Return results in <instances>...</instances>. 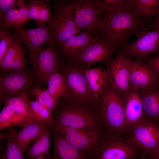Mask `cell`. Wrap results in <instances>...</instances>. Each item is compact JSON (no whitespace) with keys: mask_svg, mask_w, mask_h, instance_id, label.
Listing matches in <instances>:
<instances>
[{"mask_svg":"<svg viewBox=\"0 0 159 159\" xmlns=\"http://www.w3.org/2000/svg\"><path fill=\"white\" fill-rule=\"evenodd\" d=\"M50 127L62 136L71 145L90 154L92 153L101 136L98 130L85 131L69 127L55 121Z\"/></svg>","mask_w":159,"mask_h":159,"instance_id":"cell-12","label":"cell"},{"mask_svg":"<svg viewBox=\"0 0 159 159\" xmlns=\"http://www.w3.org/2000/svg\"><path fill=\"white\" fill-rule=\"evenodd\" d=\"M99 116L109 132L120 134L127 132L123 97L109 86L96 104Z\"/></svg>","mask_w":159,"mask_h":159,"instance_id":"cell-2","label":"cell"},{"mask_svg":"<svg viewBox=\"0 0 159 159\" xmlns=\"http://www.w3.org/2000/svg\"><path fill=\"white\" fill-rule=\"evenodd\" d=\"M145 63L159 74V56L148 57Z\"/></svg>","mask_w":159,"mask_h":159,"instance_id":"cell-37","label":"cell"},{"mask_svg":"<svg viewBox=\"0 0 159 159\" xmlns=\"http://www.w3.org/2000/svg\"><path fill=\"white\" fill-rule=\"evenodd\" d=\"M127 132L144 117L141 99L139 92L130 89L123 97Z\"/></svg>","mask_w":159,"mask_h":159,"instance_id":"cell-17","label":"cell"},{"mask_svg":"<svg viewBox=\"0 0 159 159\" xmlns=\"http://www.w3.org/2000/svg\"><path fill=\"white\" fill-rule=\"evenodd\" d=\"M104 16L97 31L100 37L106 39L122 49L128 43L129 37L146 25L133 12L129 5L103 11Z\"/></svg>","mask_w":159,"mask_h":159,"instance_id":"cell-1","label":"cell"},{"mask_svg":"<svg viewBox=\"0 0 159 159\" xmlns=\"http://www.w3.org/2000/svg\"><path fill=\"white\" fill-rule=\"evenodd\" d=\"M159 26V12L155 20L148 25H145L142 29L143 30H148L150 29L153 28L155 27Z\"/></svg>","mask_w":159,"mask_h":159,"instance_id":"cell-38","label":"cell"},{"mask_svg":"<svg viewBox=\"0 0 159 159\" xmlns=\"http://www.w3.org/2000/svg\"><path fill=\"white\" fill-rule=\"evenodd\" d=\"M49 127L38 122H33L22 127L19 131H16L14 139L23 153L29 144Z\"/></svg>","mask_w":159,"mask_h":159,"instance_id":"cell-22","label":"cell"},{"mask_svg":"<svg viewBox=\"0 0 159 159\" xmlns=\"http://www.w3.org/2000/svg\"><path fill=\"white\" fill-rule=\"evenodd\" d=\"M134 159H149L146 157L143 154H140V156L139 158H138L137 157Z\"/></svg>","mask_w":159,"mask_h":159,"instance_id":"cell-40","label":"cell"},{"mask_svg":"<svg viewBox=\"0 0 159 159\" xmlns=\"http://www.w3.org/2000/svg\"><path fill=\"white\" fill-rule=\"evenodd\" d=\"M15 39L23 43L26 51L29 54L28 62L31 64L35 60L39 51L44 45L51 44V32L48 26L16 31Z\"/></svg>","mask_w":159,"mask_h":159,"instance_id":"cell-14","label":"cell"},{"mask_svg":"<svg viewBox=\"0 0 159 159\" xmlns=\"http://www.w3.org/2000/svg\"><path fill=\"white\" fill-rule=\"evenodd\" d=\"M133 12L138 17L149 20L159 12V0H130Z\"/></svg>","mask_w":159,"mask_h":159,"instance_id":"cell-25","label":"cell"},{"mask_svg":"<svg viewBox=\"0 0 159 159\" xmlns=\"http://www.w3.org/2000/svg\"><path fill=\"white\" fill-rule=\"evenodd\" d=\"M54 9V15L48 26L51 32V44L58 45L82 31L75 25L64 4L57 6Z\"/></svg>","mask_w":159,"mask_h":159,"instance_id":"cell-11","label":"cell"},{"mask_svg":"<svg viewBox=\"0 0 159 159\" xmlns=\"http://www.w3.org/2000/svg\"><path fill=\"white\" fill-rule=\"evenodd\" d=\"M28 9L23 0H17L13 7L6 14L0 28L7 29L14 27L15 31L23 29V24L29 20Z\"/></svg>","mask_w":159,"mask_h":159,"instance_id":"cell-21","label":"cell"},{"mask_svg":"<svg viewBox=\"0 0 159 159\" xmlns=\"http://www.w3.org/2000/svg\"><path fill=\"white\" fill-rule=\"evenodd\" d=\"M104 11L121 7L130 4V0H98Z\"/></svg>","mask_w":159,"mask_h":159,"instance_id":"cell-34","label":"cell"},{"mask_svg":"<svg viewBox=\"0 0 159 159\" xmlns=\"http://www.w3.org/2000/svg\"><path fill=\"white\" fill-rule=\"evenodd\" d=\"M28 103L30 110L37 122L51 127L54 122L51 112L36 101L28 98Z\"/></svg>","mask_w":159,"mask_h":159,"instance_id":"cell-31","label":"cell"},{"mask_svg":"<svg viewBox=\"0 0 159 159\" xmlns=\"http://www.w3.org/2000/svg\"><path fill=\"white\" fill-rule=\"evenodd\" d=\"M54 151L51 159H88L90 154L77 149L57 133L54 136Z\"/></svg>","mask_w":159,"mask_h":159,"instance_id":"cell-20","label":"cell"},{"mask_svg":"<svg viewBox=\"0 0 159 159\" xmlns=\"http://www.w3.org/2000/svg\"><path fill=\"white\" fill-rule=\"evenodd\" d=\"M153 29L138 31L136 39L124 47L122 52L129 57H135L142 60L150 54L159 53V26Z\"/></svg>","mask_w":159,"mask_h":159,"instance_id":"cell-9","label":"cell"},{"mask_svg":"<svg viewBox=\"0 0 159 159\" xmlns=\"http://www.w3.org/2000/svg\"><path fill=\"white\" fill-rule=\"evenodd\" d=\"M64 5L79 29L93 32L97 31L103 12L98 0H77Z\"/></svg>","mask_w":159,"mask_h":159,"instance_id":"cell-4","label":"cell"},{"mask_svg":"<svg viewBox=\"0 0 159 159\" xmlns=\"http://www.w3.org/2000/svg\"><path fill=\"white\" fill-rule=\"evenodd\" d=\"M109 40L97 36L81 51L72 62L81 65L91 64L98 62L108 61L113 53L117 50Z\"/></svg>","mask_w":159,"mask_h":159,"instance_id":"cell-13","label":"cell"},{"mask_svg":"<svg viewBox=\"0 0 159 159\" xmlns=\"http://www.w3.org/2000/svg\"><path fill=\"white\" fill-rule=\"evenodd\" d=\"M23 49L21 42L15 39L0 62L1 70L3 71H9L12 62Z\"/></svg>","mask_w":159,"mask_h":159,"instance_id":"cell-32","label":"cell"},{"mask_svg":"<svg viewBox=\"0 0 159 159\" xmlns=\"http://www.w3.org/2000/svg\"><path fill=\"white\" fill-rule=\"evenodd\" d=\"M48 92L57 99L62 97L66 99L68 95V88L66 77L59 70L54 72L49 76L47 81Z\"/></svg>","mask_w":159,"mask_h":159,"instance_id":"cell-26","label":"cell"},{"mask_svg":"<svg viewBox=\"0 0 159 159\" xmlns=\"http://www.w3.org/2000/svg\"><path fill=\"white\" fill-rule=\"evenodd\" d=\"M92 159H134L140 149L121 134L111 132L101 136Z\"/></svg>","mask_w":159,"mask_h":159,"instance_id":"cell-3","label":"cell"},{"mask_svg":"<svg viewBox=\"0 0 159 159\" xmlns=\"http://www.w3.org/2000/svg\"><path fill=\"white\" fill-rule=\"evenodd\" d=\"M84 67L71 62L62 66L68 90L67 97L64 100L89 107V104L93 103L88 91Z\"/></svg>","mask_w":159,"mask_h":159,"instance_id":"cell-6","label":"cell"},{"mask_svg":"<svg viewBox=\"0 0 159 159\" xmlns=\"http://www.w3.org/2000/svg\"><path fill=\"white\" fill-rule=\"evenodd\" d=\"M16 130L14 127H11L6 132L0 133V140L6 143L5 151L1 155V159H25L23 153L14 139Z\"/></svg>","mask_w":159,"mask_h":159,"instance_id":"cell-28","label":"cell"},{"mask_svg":"<svg viewBox=\"0 0 159 159\" xmlns=\"http://www.w3.org/2000/svg\"><path fill=\"white\" fill-rule=\"evenodd\" d=\"M145 156L149 159H159V145L153 151Z\"/></svg>","mask_w":159,"mask_h":159,"instance_id":"cell-39","label":"cell"},{"mask_svg":"<svg viewBox=\"0 0 159 159\" xmlns=\"http://www.w3.org/2000/svg\"><path fill=\"white\" fill-rule=\"evenodd\" d=\"M115 58L106 61L105 70L109 86L123 97L130 90V57L118 49Z\"/></svg>","mask_w":159,"mask_h":159,"instance_id":"cell-7","label":"cell"},{"mask_svg":"<svg viewBox=\"0 0 159 159\" xmlns=\"http://www.w3.org/2000/svg\"><path fill=\"white\" fill-rule=\"evenodd\" d=\"M144 116L153 121L159 120V90L156 86L139 91Z\"/></svg>","mask_w":159,"mask_h":159,"instance_id":"cell-23","label":"cell"},{"mask_svg":"<svg viewBox=\"0 0 159 159\" xmlns=\"http://www.w3.org/2000/svg\"><path fill=\"white\" fill-rule=\"evenodd\" d=\"M26 52L25 49H23L17 56L12 62L9 71L21 70L26 68L25 63L26 60L24 57Z\"/></svg>","mask_w":159,"mask_h":159,"instance_id":"cell-36","label":"cell"},{"mask_svg":"<svg viewBox=\"0 0 159 159\" xmlns=\"http://www.w3.org/2000/svg\"><path fill=\"white\" fill-rule=\"evenodd\" d=\"M84 71L91 99L96 105L99 97L109 86L106 70L84 67Z\"/></svg>","mask_w":159,"mask_h":159,"instance_id":"cell-19","label":"cell"},{"mask_svg":"<svg viewBox=\"0 0 159 159\" xmlns=\"http://www.w3.org/2000/svg\"><path fill=\"white\" fill-rule=\"evenodd\" d=\"M97 36L95 32H82L78 34L71 36L58 45V50L60 54L69 59V62H72L82 50Z\"/></svg>","mask_w":159,"mask_h":159,"instance_id":"cell-18","label":"cell"},{"mask_svg":"<svg viewBox=\"0 0 159 159\" xmlns=\"http://www.w3.org/2000/svg\"><path fill=\"white\" fill-rule=\"evenodd\" d=\"M30 92L35 97V101L51 113L60 102V100L53 97L46 89H41L37 86L33 87Z\"/></svg>","mask_w":159,"mask_h":159,"instance_id":"cell-30","label":"cell"},{"mask_svg":"<svg viewBox=\"0 0 159 159\" xmlns=\"http://www.w3.org/2000/svg\"><path fill=\"white\" fill-rule=\"evenodd\" d=\"M67 101L69 103L59 111L54 121L85 131H92L98 130L97 116L89 107Z\"/></svg>","mask_w":159,"mask_h":159,"instance_id":"cell-5","label":"cell"},{"mask_svg":"<svg viewBox=\"0 0 159 159\" xmlns=\"http://www.w3.org/2000/svg\"><path fill=\"white\" fill-rule=\"evenodd\" d=\"M17 0H0V24L4 21L7 13L14 5Z\"/></svg>","mask_w":159,"mask_h":159,"instance_id":"cell-35","label":"cell"},{"mask_svg":"<svg viewBox=\"0 0 159 159\" xmlns=\"http://www.w3.org/2000/svg\"><path fill=\"white\" fill-rule=\"evenodd\" d=\"M26 4L28 7L29 20L35 21L37 27L43 26L45 23L50 22L51 18L49 8L44 1L32 0L28 1Z\"/></svg>","mask_w":159,"mask_h":159,"instance_id":"cell-24","label":"cell"},{"mask_svg":"<svg viewBox=\"0 0 159 159\" xmlns=\"http://www.w3.org/2000/svg\"><path fill=\"white\" fill-rule=\"evenodd\" d=\"M31 123L19 116L10 105L5 104L0 112V129L2 130L15 126L23 127Z\"/></svg>","mask_w":159,"mask_h":159,"instance_id":"cell-29","label":"cell"},{"mask_svg":"<svg viewBox=\"0 0 159 159\" xmlns=\"http://www.w3.org/2000/svg\"><path fill=\"white\" fill-rule=\"evenodd\" d=\"M28 94L15 97H9L4 100L5 104L11 106L15 112L23 119L30 122H38L29 106L27 100Z\"/></svg>","mask_w":159,"mask_h":159,"instance_id":"cell-27","label":"cell"},{"mask_svg":"<svg viewBox=\"0 0 159 159\" xmlns=\"http://www.w3.org/2000/svg\"><path fill=\"white\" fill-rule=\"evenodd\" d=\"M127 139L138 147L140 153L148 155L159 145V126L145 117L132 127Z\"/></svg>","mask_w":159,"mask_h":159,"instance_id":"cell-8","label":"cell"},{"mask_svg":"<svg viewBox=\"0 0 159 159\" xmlns=\"http://www.w3.org/2000/svg\"><path fill=\"white\" fill-rule=\"evenodd\" d=\"M6 29L0 28V62L15 40L14 34H12Z\"/></svg>","mask_w":159,"mask_h":159,"instance_id":"cell-33","label":"cell"},{"mask_svg":"<svg viewBox=\"0 0 159 159\" xmlns=\"http://www.w3.org/2000/svg\"><path fill=\"white\" fill-rule=\"evenodd\" d=\"M2 75L0 78L1 101H4L12 95H19L28 94L35 79L34 74L26 68L21 70L10 71Z\"/></svg>","mask_w":159,"mask_h":159,"instance_id":"cell-10","label":"cell"},{"mask_svg":"<svg viewBox=\"0 0 159 159\" xmlns=\"http://www.w3.org/2000/svg\"><path fill=\"white\" fill-rule=\"evenodd\" d=\"M60 54L52 44L42 48L38 52L32 65L35 79L39 83L47 84L50 75L61 67L63 64L58 57Z\"/></svg>","mask_w":159,"mask_h":159,"instance_id":"cell-15","label":"cell"},{"mask_svg":"<svg viewBox=\"0 0 159 159\" xmlns=\"http://www.w3.org/2000/svg\"><path fill=\"white\" fill-rule=\"evenodd\" d=\"M131 89L139 91L153 88L158 82L157 73L142 60L130 61Z\"/></svg>","mask_w":159,"mask_h":159,"instance_id":"cell-16","label":"cell"}]
</instances>
